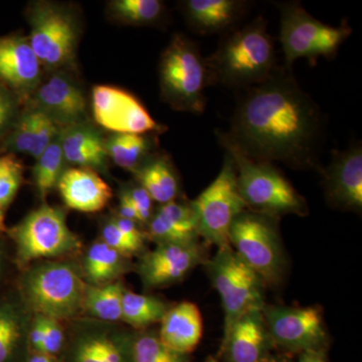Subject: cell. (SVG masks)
<instances>
[{
	"label": "cell",
	"instance_id": "1",
	"mask_svg": "<svg viewBox=\"0 0 362 362\" xmlns=\"http://www.w3.org/2000/svg\"><path fill=\"white\" fill-rule=\"evenodd\" d=\"M287 69L247 88L226 139L254 160L279 161L296 169L320 168L323 116Z\"/></svg>",
	"mask_w": 362,
	"mask_h": 362
},
{
	"label": "cell",
	"instance_id": "2",
	"mask_svg": "<svg viewBox=\"0 0 362 362\" xmlns=\"http://www.w3.org/2000/svg\"><path fill=\"white\" fill-rule=\"evenodd\" d=\"M211 84L251 88L265 82L277 68L275 44L262 16L226 33L216 51L206 59Z\"/></svg>",
	"mask_w": 362,
	"mask_h": 362
},
{
	"label": "cell",
	"instance_id": "3",
	"mask_svg": "<svg viewBox=\"0 0 362 362\" xmlns=\"http://www.w3.org/2000/svg\"><path fill=\"white\" fill-rule=\"evenodd\" d=\"M218 137L235 163L238 187L247 209L275 218L283 214L303 216L308 213L303 197L273 164L245 156L223 132L218 133Z\"/></svg>",
	"mask_w": 362,
	"mask_h": 362
},
{
	"label": "cell",
	"instance_id": "4",
	"mask_svg": "<svg viewBox=\"0 0 362 362\" xmlns=\"http://www.w3.org/2000/svg\"><path fill=\"white\" fill-rule=\"evenodd\" d=\"M86 286L78 267L70 262H45L21 278V298L35 315L66 320L82 310Z\"/></svg>",
	"mask_w": 362,
	"mask_h": 362
},
{
	"label": "cell",
	"instance_id": "5",
	"mask_svg": "<svg viewBox=\"0 0 362 362\" xmlns=\"http://www.w3.org/2000/svg\"><path fill=\"white\" fill-rule=\"evenodd\" d=\"M161 98L175 110L202 114L206 105L204 90L211 84L206 59L185 35H173L159 64Z\"/></svg>",
	"mask_w": 362,
	"mask_h": 362
},
{
	"label": "cell",
	"instance_id": "6",
	"mask_svg": "<svg viewBox=\"0 0 362 362\" xmlns=\"http://www.w3.org/2000/svg\"><path fill=\"white\" fill-rule=\"evenodd\" d=\"M281 11L280 42L285 57V68L291 71L298 59L315 62L333 59L352 30L346 21L338 26L321 23L305 11L297 1L279 4Z\"/></svg>",
	"mask_w": 362,
	"mask_h": 362
},
{
	"label": "cell",
	"instance_id": "7",
	"mask_svg": "<svg viewBox=\"0 0 362 362\" xmlns=\"http://www.w3.org/2000/svg\"><path fill=\"white\" fill-rule=\"evenodd\" d=\"M276 218L246 209L235 218L230 230L233 251L268 285H277L286 268Z\"/></svg>",
	"mask_w": 362,
	"mask_h": 362
},
{
	"label": "cell",
	"instance_id": "8",
	"mask_svg": "<svg viewBox=\"0 0 362 362\" xmlns=\"http://www.w3.org/2000/svg\"><path fill=\"white\" fill-rule=\"evenodd\" d=\"M7 232L16 245L20 266L37 259L64 258L82 247L66 223L65 211L45 204Z\"/></svg>",
	"mask_w": 362,
	"mask_h": 362
},
{
	"label": "cell",
	"instance_id": "9",
	"mask_svg": "<svg viewBox=\"0 0 362 362\" xmlns=\"http://www.w3.org/2000/svg\"><path fill=\"white\" fill-rule=\"evenodd\" d=\"M189 204L197 218L199 237L218 249L230 246V226L247 209L238 187L235 163L228 153L216 180Z\"/></svg>",
	"mask_w": 362,
	"mask_h": 362
},
{
	"label": "cell",
	"instance_id": "10",
	"mask_svg": "<svg viewBox=\"0 0 362 362\" xmlns=\"http://www.w3.org/2000/svg\"><path fill=\"white\" fill-rule=\"evenodd\" d=\"M207 270L223 302V334L247 312L263 309L265 306L263 295L265 283L238 256L230 245L218 250L216 256L209 262Z\"/></svg>",
	"mask_w": 362,
	"mask_h": 362
},
{
	"label": "cell",
	"instance_id": "11",
	"mask_svg": "<svg viewBox=\"0 0 362 362\" xmlns=\"http://www.w3.org/2000/svg\"><path fill=\"white\" fill-rule=\"evenodd\" d=\"M28 40L40 66L58 71L73 63L78 39L77 21L64 6L35 2L28 9Z\"/></svg>",
	"mask_w": 362,
	"mask_h": 362
},
{
	"label": "cell",
	"instance_id": "12",
	"mask_svg": "<svg viewBox=\"0 0 362 362\" xmlns=\"http://www.w3.org/2000/svg\"><path fill=\"white\" fill-rule=\"evenodd\" d=\"M272 341L290 351H321L325 345L322 313L317 307L264 306Z\"/></svg>",
	"mask_w": 362,
	"mask_h": 362
},
{
	"label": "cell",
	"instance_id": "13",
	"mask_svg": "<svg viewBox=\"0 0 362 362\" xmlns=\"http://www.w3.org/2000/svg\"><path fill=\"white\" fill-rule=\"evenodd\" d=\"M92 108L98 125L114 134L145 135L162 130L142 102L121 88L106 85L94 87Z\"/></svg>",
	"mask_w": 362,
	"mask_h": 362
},
{
	"label": "cell",
	"instance_id": "14",
	"mask_svg": "<svg viewBox=\"0 0 362 362\" xmlns=\"http://www.w3.org/2000/svg\"><path fill=\"white\" fill-rule=\"evenodd\" d=\"M202 261L197 243L157 245L138 264L143 285L149 289L173 284L185 277Z\"/></svg>",
	"mask_w": 362,
	"mask_h": 362
},
{
	"label": "cell",
	"instance_id": "15",
	"mask_svg": "<svg viewBox=\"0 0 362 362\" xmlns=\"http://www.w3.org/2000/svg\"><path fill=\"white\" fill-rule=\"evenodd\" d=\"M35 107L59 128L83 123L87 117L84 93L70 76L61 71H54L35 90Z\"/></svg>",
	"mask_w": 362,
	"mask_h": 362
},
{
	"label": "cell",
	"instance_id": "16",
	"mask_svg": "<svg viewBox=\"0 0 362 362\" xmlns=\"http://www.w3.org/2000/svg\"><path fill=\"white\" fill-rule=\"evenodd\" d=\"M326 197L333 206L343 211H361L362 207V148L354 144L332 153L324 171Z\"/></svg>",
	"mask_w": 362,
	"mask_h": 362
},
{
	"label": "cell",
	"instance_id": "17",
	"mask_svg": "<svg viewBox=\"0 0 362 362\" xmlns=\"http://www.w3.org/2000/svg\"><path fill=\"white\" fill-rule=\"evenodd\" d=\"M42 66L28 37L20 35L0 37V83L13 94L28 96L40 84Z\"/></svg>",
	"mask_w": 362,
	"mask_h": 362
},
{
	"label": "cell",
	"instance_id": "18",
	"mask_svg": "<svg viewBox=\"0 0 362 362\" xmlns=\"http://www.w3.org/2000/svg\"><path fill=\"white\" fill-rule=\"evenodd\" d=\"M272 341L263 309L247 312L223 337V349L228 362H259L268 356Z\"/></svg>",
	"mask_w": 362,
	"mask_h": 362
},
{
	"label": "cell",
	"instance_id": "19",
	"mask_svg": "<svg viewBox=\"0 0 362 362\" xmlns=\"http://www.w3.org/2000/svg\"><path fill=\"white\" fill-rule=\"evenodd\" d=\"M57 187L66 206L82 213L102 211L113 197L108 183L88 168L65 169Z\"/></svg>",
	"mask_w": 362,
	"mask_h": 362
},
{
	"label": "cell",
	"instance_id": "20",
	"mask_svg": "<svg viewBox=\"0 0 362 362\" xmlns=\"http://www.w3.org/2000/svg\"><path fill=\"white\" fill-rule=\"evenodd\" d=\"M61 128L35 107L26 109L16 119L4 139L9 154L23 153L37 159L59 135Z\"/></svg>",
	"mask_w": 362,
	"mask_h": 362
},
{
	"label": "cell",
	"instance_id": "21",
	"mask_svg": "<svg viewBox=\"0 0 362 362\" xmlns=\"http://www.w3.org/2000/svg\"><path fill=\"white\" fill-rule=\"evenodd\" d=\"M134 338L106 328L83 331L71 344L70 362H133Z\"/></svg>",
	"mask_w": 362,
	"mask_h": 362
},
{
	"label": "cell",
	"instance_id": "22",
	"mask_svg": "<svg viewBox=\"0 0 362 362\" xmlns=\"http://www.w3.org/2000/svg\"><path fill=\"white\" fill-rule=\"evenodd\" d=\"M247 2L240 0H187L183 13L194 32L201 35L228 33L242 20Z\"/></svg>",
	"mask_w": 362,
	"mask_h": 362
},
{
	"label": "cell",
	"instance_id": "23",
	"mask_svg": "<svg viewBox=\"0 0 362 362\" xmlns=\"http://www.w3.org/2000/svg\"><path fill=\"white\" fill-rule=\"evenodd\" d=\"M158 338L171 351L185 356L199 345L204 322L199 307L192 302H181L169 308L161 320Z\"/></svg>",
	"mask_w": 362,
	"mask_h": 362
},
{
	"label": "cell",
	"instance_id": "24",
	"mask_svg": "<svg viewBox=\"0 0 362 362\" xmlns=\"http://www.w3.org/2000/svg\"><path fill=\"white\" fill-rule=\"evenodd\" d=\"M148 233L157 245L192 244L199 238L190 204L176 201L161 204L148 221Z\"/></svg>",
	"mask_w": 362,
	"mask_h": 362
},
{
	"label": "cell",
	"instance_id": "25",
	"mask_svg": "<svg viewBox=\"0 0 362 362\" xmlns=\"http://www.w3.org/2000/svg\"><path fill=\"white\" fill-rule=\"evenodd\" d=\"M59 141L66 162L78 168L103 171L107 166L105 140L94 128L84 123L61 128Z\"/></svg>",
	"mask_w": 362,
	"mask_h": 362
},
{
	"label": "cell",
	"instance_id": "26",
	"mask_svg": "<svg viewBox=\"0 0 362 362\" xmlns=\"http://www.w3.org/2000/svg\"><path fill=\"white\" fill-rule=\"evenodd\" d=\"M26 309L16 298H0V362H16L28 339L30 323Z\"/></svg>",
	"mask_w": 362,
	"mask_h": 362
},
{
	"label": "cell",
	"instance_id": "27",
	"mask_svg": "<svg viewBox=\"0 0 362 362\" xmlns=\"http://www.w3.org/2000/svg\"><path fill=\"white\" fill-rule=\"evenodd\" d=\"M138 185H141L152 201L160 204L175 202L180 194V181L170 159L165 154L150 156L135 171Z\"/></svg>",
	"mask_w": 362,
	"mask_h": 362
},
{
	"label": "cell",
	"instance_id": "28",
	"mask_svg": "<svg viewBox=\"0 0 362 362\" xmlns=\"http://www.w3.org/2000/svg\"><path fill=\"white\" fill-rule=\"evenodd\" d=\"M126 257L112 249L103 240H97L88 249L84 259V273L90 285H106L122 275L127 263Z\"/></svg>",
	"mask_w": 362,
	"mask_h": 362
},
{
	"label": "cell",
	"instance_id": "29",
	"mask_svg": "<svg viewBox=\"0 0 362 362\" xmlns=\"http://www.w3.org/2000/svg\"><path fill=\"white\" fill-rule=\"evenodd\" d=\"M152 140L139 134H113L105 140L107 156L119 168L135 173L151 156Z\"/></svg>",
	"mask_w": 362,
	"mask_h": 362
},
{
	"label": "cell",
	"instance_id": "30",
	"mask_svg": "<svg viewBox=\"0 0 362 362\" xmlns=\"http://www.w3.org/2000/svg\"><path fill=\"white\" fill-rule=\"evenodd\" d=\"M125 289L119 282L86 286L83 308L105 322L122 321V299Z\"/></svg>",
	"mask_w": 362,
	"mask_h": 362
},
{
	"label": "cell",
	"instance_id": "31",
	"mask_svg": "<svg viewBox=\"0 0 362 362\" xmlns=\"http://www.w3.org/2000/svg\"><path fill=\"white\" fill-rule=\"evenodd\" d=\"M169 307L158 298L124 291L122 321L136 328L161 322Z\"/></svg>",
	"mask_w": 362,
	"mask_h": 362
},
{
	"label": "cell",
	"instance_id": "32",
	"mask_svg": "<svg viewBox=\"0 0 362 362\" xmlns=\"http://www.w3.org/2000/svg\"><path fill=\"white\" fill-rule=\"evenodd\" d=\"M65 162L59 135L42 152V156L35 159L33 180L42 201L45 202L49 192L58 187L59 178L65 171Z\"/></svg>",
	"mask_w": 362,
	"mask_h": 362
},
{
	"label": "cell",
	"instance_id": "33",
	"mask_svg": "<svg viewBox=\"0 0 362 362\" xmlns=\"http://www.w3.org/2000/svg\"><path fill=\"white\" fill-rule=\"evenodd\" d=\"M109 9L117 20L132 25H156L165 13V6L159 0H115Z\"/></svg>",
	"mask_w": 362,
	"mask_h": 362
},
{
	"label": "cell",
	"instance_id": "34",
	"mask_svg": "<svg viewBox=\"0 0 362 362\" xmlns=\"http://www.w3.org/2000/svg\"><path fill=\"white\" fill-rule=\"evenodd\" d=\"M23 168L14 154L0 156V232H6L7 209L23 185Z\"/></svg>",
	"mask_w": 362,
	"mask_h": 362
},
{
	"label": "cell",
	"instance_id": "35",
	"mask_svg": "<svg viewBox=\"0 0 362 362\" xmlns=\"http://www.w3.org/2000/svg\"><path fill=\"white\" fill-rule=\"evenodd\" d=\"M133 362H187L185 356L162 344L158 335L147 332L134 338Z\"/></svg>",
	"mask_w": 362,
	"mask_h": 362
},
{
	"label": "cell",
	"instance_id": "36",
	"mask_svg": "<svg viewBox=\"0 0 362 362\" xmlns=\"http://www.w3.org/2000/svg\"><path fill=\"white\" fill-rule=\"evenodd\" d=\"M18 117L16 95L0 83V138L8 133Z\"/></svg>",
	"mask_w": 362,
	"mask_h": 362
},
{
	"label": "cell",
	"instance_id": "37",
	"mask_svg": "<svg viewBox=\"0 0 362 362\" xmlns=\"http://www.w3.org/2000/svg\"><path fill=\"white\" fill-rule=\"evenodd\" d=\"M102 240L112 249L120 252L126 258H129L135 252L141 251L140 247L131 242L125 235L120 232L113 221H109L102 228Z\"/></svg>",
	"mask_w": 362,
	"mask_h": 362
},
{
	"label": "cell",
	"instance_id": "38",
	"mask_svg": "<svg viewBox=\"0 0 362 362\" xmlns=\"http://www.w3.org/2000/svg\"><path fill=\"white\" fill-rule=\"evenodd\" d=\"M45 318V334L42 354L54 357L63 349L65 334L59 321L54 319Z\"/></svg>",
	"mask_w": 362,
	"mask_h": 362
},
{
	"label": "cell",
	"instance_id": "39",
	"mask_svg": "<svg viewBox=\"0 0 362 362\" xmlns=\"http://www.w3.org/2000/svg\"><path fill=\"white\" fill-rule=\"evenodd\" d=\"M125 190L137 211L139 223H148L152 214H153V201L148 192L139 185Z\"/></svg>",
	"mask_w": 362,
	"mask_h": 362
},
{
	"label": "cell",
	"instance_id": "40",
	"mask_svg": "<svg viewBox=\"0 0 362 362\" xmlns=\"http://www.w3.org/2000/svg\"><path fill=\"white\" fill-rule=\"evenodd\" d=\"M45 334V318L44 316L35 315L33 321L30 324L28 332V342L33 352L42 354L44 346Z\"/></svg>",
	"mask_w": 362,
	"mask_h": 362
},
{
	"label": "cell",
	"instance_id": "41",
	"mask_svg": "<svg viewBox=\"0 0 362 362\" xmlns=\"http://www.w3.org/2000/svg\"><path fill=\"white\" fill-rule=\"evenodd\" d=\"M112 221L115 223V226L120 230V232L125 235L131 242L134 243L136 246L140 247V249H143V246H144V235H143V233L140 230L138 223L126 220V218H119V216H117Z\"/></svg>",
	"mask_w": 362,
	"mask_h": 362
},
{
	"label": "cell",
	"instance_id": "42",
	"mask_svg": "<svg viewBox=\"0 0 362 362\" xmlns=\"http://www.w3.org/2000/svg\"><path fill=\"white\" fill-rule=\"evenodd\" d=\"M118 216L119 218H126V220L136 221V223H139V216H138L137 211H136L134 204H133L126 190H123L122 194L120 195Z\"/></svg>",
	"mask_w": 362,
	"mask_h": 362
},
{
	"label": "cell",
	"instance_id": "43",
	"mask_svg": "<svg viewBox=\"0 0 362 362\" xmlns=\"http://www.w3.org/2000/svg\"><path fill=\"white\" fill-rule=\"evenodd\" d=\"M299 362H326L321 351L303 352L300 356Z\"/></svg>",
	"mask_w": 362,
	"mask_h": 362
},
{
	"label": "cell",
	"instance_id": "44",
	"mask_svg": "<svg viewBox=\"0 0 362 362\" xmlns=\"http://www.w3.org/2000/svg\"><path fill=\"white\" fill-rule=\"evenodd\" d=\"M26 362H54L52 357L45 356V354H37V352H33L32 356L28 357V361Z\"/></svg>",
	"mask_w": 362,
	"mask_h": 362
},
{
	"label": "cell",
	"instance_id": "45",
	"mask_svg": "<svg viewBox=\"0 0 362 362\" xmlns=\"http://www.w3.org/2000/svg\"><path fill=\"white\" fill-rule=\"evenodd\" d=\"M259 362H288V361H285V359L280 358V357L267 356L264 357V358L262 359V361Z\"/></svg>",
	"mask_w": 362,
	"mask_h": 362
},
{
	"label": "cell",
	"instance_id": "46",
	"mask_svg": "<svg viewBox=\"0 0 362 362\" xmlns=\"http://www.w3.org/2000/svg\"><path fill=\"white\" fill-rule=\"evenodd\" d=\"M2 269H4V252H2L1 245H0V277H1Z\"/></svg>",
	"mask_w": 362,
	"mask_h": 362
},
{
	"label": "cell",
	"instance_id": "47",
	"mask_svg": "<svg viewBox=\"0 0 362 362\" xmlns=\"http://www.w3.org/2000/svg\"><path fill=\"white\" fill-rule=\"evenodd\" d=\"M206 362H216V361H207Z\"/></svg>",
	"mask_w": 362,
	"mask_h": 362
}]
</instances>
